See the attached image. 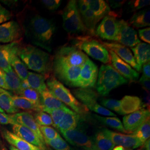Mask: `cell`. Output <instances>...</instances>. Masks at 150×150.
Listing matches in <instances>:
<instances>
[{
	"instance_id": "cell-62",
	"label": "cell",
	"mask_w": 150,
	"mask_h": 150,
	"mask_svg": "<svg viewBox=\"0 0 150 150\" xmlns=\"http://www.w3.org/2000/svg\"><path fill=\"white\" fill-rule=\"evenodd\" d=\"M1 144V137H0V145Z\"/></svg>"
},
{
	"instance_id": "cell-12",
	"label": "cell",
	"mask_w": 150,
	"mask_h": 150,
	"mask_svg": "<svg viewBox=\"0 0 150 150\" xmlns=\"http://www.w3.org/2000/svg\"><path fill=\"white\" fill-rule=\"evenodd\" d=\"M62 134L64 139L71 145L79 147L83 150H97L93 139L81 129L76 128Z\"/></svg>"
},
{
	"instance_id": "cell-33",
	"label": "cell",
	"mask_w": 150,
	"mask_h": 150,
	"mask_svg": "<svg viewBox=\"0 0 150 150\" xmlns=\"http://www.w3.org/2000/svg\"><path fill=\"white\" fill-rule=\"evenodd\" d=\"M11 66L21 81L27 80L28 74L27 67L17 55L12 58L11 60Z\"/></svg>"
},
{
	"instance_id": "cell-2",
	"label": "cell",
	"mask_w": 150,
	"mask_h": 150,
	"mask_svg": "<svg viewBox=\"0 0 150 150\" xmlns=\"http://www.w3.org/2000/svg\"><path fill=\"white\" fill-rule=\"evenodd\" d=\"M17 56L30 70L49 78L53 72L54 58L41 48L31 45H22Z\"/></svg>"
},
{
	"instance_id": "cell-31",
	"label": "cell",
	"mask_w": 150,
	"mask_h": 150,
	"mask_svg": "<svg viewBox=\"0 0 150 150\" xmlns=\"http://www.w3.org/2000/svg\"><path fill=\"white\" fill-rule=\"evenodd\" d=\"M27 81L30 87L38 91L39 93L47 88L43 75L32 72H28Z\"/></svg>"
},
{
	"instance_id": "cell-19",
	"label": "cell",
	"mask_w": 150,
	"mask_h": 150,
	"mask_svg": "<svg viewBox=\"0 0 150 150\" xmlns=\"http://www.w3.org/2000/svg\"><path fill=\"white\" fill-rule=\"evenodd\" d=\"M21 46V42L0 45V69L1 70L7 72L12 69L11 60L18 54Z\"/></svg>"
},
{
	"instance_id": "cell-47",
	"label": "cell",
	"mask_w": 150,
	"mask_h": 150,
	"mask_svg": "<svg viewBox=\"0 0 150 150\" xmlns=\"http://www.w3.org/2000/svg\"><path fill=\"white\" fill-rule=\"evenodd\" d=\"M41 2L50 11L56 10L61 4V1L60 0H42Z\"/></svg>"
},
{
	"instance_id": "cell-61",
	"label": "cell",
	"mask_w": 150,
	"mask_h": 150,
	"mask_svg": "<svg viewBox=\"0 0 150 150\" xmlns=\"http://www.w3.org/2000/svg\"><path fill=\"white\" fill-rule=\"evenodd\" d=\"M0 112L5 113V112H4V110H2L0 108Z\"/></svg>"
},
{
	"instance_id": "cell-54",
	"label": "cell",
	"mask_w": 150,
	"mask_h": 150,
	"mask_svg": "<svg viewBox=\"0 0 150 150\" xmlns=\"http://www.w3.org/2000/svg\"><path fill=\"white\" fill-rule=\"evenodd\" d=\"M109 2L110 7H111L113 8L121 7L125 2V1H110Z\"/></svg>"
},
{
	"instance_id": "cell-8",
	"label": "cell",
	"mask_w": 150,
	"mask_h": 150,
	"mask_svg": "<svg viewBox=\"0 0 150 150\" xmlns=\"http://www.w3.org/2000/svg\"><path fill=\"white\" fill-rule=\"evenodd\" d=\"M74 95L88 109L103 116L116 117V115L97 102L98 94L91 88H78L74 91Z\"/></svg>"
},
{
	"instance_id": "cell-30",
	"label": "cell",
	"mask_w": 150,
	"mask_h": 150,
	"mask_svg": "<svg viewBox=\"0 0 150 150\" xmlns=\"http://www.w3.org/2000/svg\"><path fill=\"white\" fill-rule=\"evenodd\" d=\"M13 95L10 91L0 88V108L8 113L14 114L18 112L19 110L12 104Z\"/></svg>"
},
{
	"instance_id": "cell-53",
	"label": "cell",
	"mask_w": 150,
	"mask_h": 150,
	"mask_svg": "<svg viewBox=\"0 0 150 150\" xmlns=\"http://www.w3.org/2000/svg\"><path fill=\"white\" fill-rule=\"evenodd\" d=\"M0 88H2L5 90L8 91V88L6 84L4 71H2L1 69H0Z\"/></svg>"
},
{
	"instance_id": "cell-18",
	"label": "cell",
	"mask_w": 150,
	"mask_h": 150,
	"mask_svg": "<svg viewBox=\"0 0 150 150\" xmlns=\"http://www.w3.org/2000/svg\"><path fill=\"white\" fill-rule=\"evenodd\" d=\"M101 43L108 50L112 51L116 54L121 59L132 67L137 72H141L142 69L136 62L134 54L129 48L117 42H108L101 41Z\"/></svg>"
},
{
	"instance_id": "cell-15",
	"label": "cell",
	"mask_w": 150,
	"mask_h": 150,
	"mask_svg": "<svg viewBox=\"0 0 150 150\" xmlns=\"http://www.w3.org/2000/svg\"><path fill=\"white\" fill-rule=\"evenodd\" d=\"M118 26V38L116 42L131 48L141 42L137 32L134 28L129 25L127 22L123 20H119Z\"/></svg>"
},
{
	"instance_id": "cell-6",
	"label": "cell",
	"mask_w": 150,
	"mask_h": 150,
	"mask_svg": "<svg viewBox=\"0 0 150 150\" xmlns=\"http://www.w3.org/2000/svg\"><path fill=\"white\" fill-rule=\"evenodd\" d=\"M74 46L85 51L94 59L107 64H110L109 51L101 43V41L95 36L86 35L74 39Z\"/></svg>"
},
{
	"instance_id": "cell-43",
	"label": "cell",
	"mask_w": 150,
	"mask_h": 150,
	"mask_svg": "<svg viewBox=\"0 0 150 150\" xmlns=\"http://www.w3.org/2000/svg\"><path fill=\"white\" fill-rule=\"evenodd\" d=\"M104 132L111 140L113 144L115 146H121L123 142L125 134L112 131L108 129H103Z\"/></svg>"
},
{
	"instance_id": "cell-21",
	"label": "cell",
	"mask_w": 150,
	"mask_h": 150,
	"mask_svg": "<svg viewBox=\"0 0 150 150\" xmlns=\"http://www.w3.org/2000/svg\"><path fill=\"white\" fill-rule=\"evenodd\" d=\"M2 134L6 141L11 146L18 150H43L35 145L30 144L27 141L17 136L12 132L7 129L3 128L1 130Z\"/></svg>"
},
{
	"instance_id": "cell-45",
	"label": "cell",
	"mask_w": 150,
	"mask_h": 150,
	"mask_svg": "<svg viewBox=\"0 0 150 150\" xmlns=\"http://www.w3.org/2000/svg\"><path fill=\"white\" fill-rule=\"evenodd\" d=\"M101 103L104 107L111 110L116 112L119 113L120 112V101L115 99L103 98L101 101Z\"/></svg>"
},
{
	"instance_id": "cell-44",
	"label": "cell",
	"mask_w": 150,
	"mask_h": 150,
	"mask_svg": "<svg viewBox=\"0 0 150 150\" xmlns=\"http://www.w3.org/2000/svg\"><path fill=\"white\" fill-rule=\"evenodd\" d=\"M149 0H134L131 1L128 3V8L129 12L136 11L150 5Z\"/></svg>"
},
{
	"instance_id": "cell-7",
	"label": "cell",
	"mask_w": 150,
	"mask_h": 150,
	"mask_svg": "<svg viewBox=\"0 0 150 150\" xmlns=\"http://www.w3.org/2000/svg\"><path fill=\"white\" fill-rule=\"evenodd\" d=\"M89 59L86 54L72 45H64L57 51L54 62L71 66H82Z\"/></svg>"
},
{
	"instance_id": "cell-49",
	"label": "cell",
	"mask_w": 150,
	"mask_h": 150,
	"mask_svg": "<svg viewBox=\"0 0 150 150\" xmlns=\"http://www.w3.org/2000/svg\"><path fill=\"white\" fill-rule=\"evenodd\" d=\"M139 83L147 92H150V79L146 77L144 75L141 76L139 80Z\"/></svg>"
},
{
	"instance_id": "cell-24",
	"label": "cell",
	"mask_w": 150,
	"mask_h": 150,
	"mask_svg": "<svg viewBox=\"0 0 150 150\" xmlns=\"http://www.w3.org/2000/svg\"><path fill=\"white\" fill-rule=\"evenodd\" d=\"M88 8L96 16L98 22L110 15L111 8L108 3L103 0H86Z\"/></svg>"
},
{
	"instance_id": "cell-48",
	"label": "cell",
	"mask_w": 150,
	"mask_h": 150,
	"mask_svg": "<svg viewBox=\"0 0 150 150\" xmlns=\"http://www.w3.org/2000/svg\"><path fill=\"white\" fill-rule=\"evenodd\" d=\"M139 38L148 44L150 43V28L147 27L144 29L139 30Z\"/></svg>"
},
{
	"instance_id": "cell-29",
	"label": "cell",
	"mask_w": 150,
	"mask_h": 150,
	"mask_svg": "<svg viewBox=\"0 0 150 150\" xmlns=\"http://www.w3.org/2000/svg\"><path fill=\"white\" fill-rule=\"evenodd\" d=\"M4 74L6 84L8 91H12L16 96H20L22 91L21 86V81L16 75L12 68L7 72L4 71Z\"/></svg>"
},
{
	"instance_id": "cell-16",
	"label": "cell",
	"mask_w": 150,
	"mask_h": 150,
	"mask_svg": "<svg viewBox=\"0 0 150 150\" xmlns=\"http://www.w3.org/2000/svg\"><path fill=\"white\" fill-rule=\"evenodd\" d=\"M150 110L144 108H141L123 117V127L127 134H132L150 118Z\"/></svg>"
},
{
	"instance_id": "cell-41",
	"label": "cell",
	"mask_w": 150,
	"mask_h": 150,
	"mask_svg": "<svg viewBox=\"0 0 150 150\" xmlns=\"http://www.w3.org/2000/svg\"><path fill=\"white\" fill-rule=\"evenodd\" d=\"M18 96L23 97L32 102L41 105L40 93L38 91L32 89L31 88H28L25 90H22L20 96Z\"/></svg>"
},
{
	"instance_id": "cell-32",
	"label": "cell",
	"mask_w": 150,
	"mask_h": 150,
	"mask_svg": "<svg viewBox=\"0 0 150 150\" xmlns=\"http://www.w3.org/2000/svg\"><path fill=\"white\" fill-rule=\"evenodd\" d=\"M93 139L97 150H112L115 147L111 140L103 130L97 132Z\"/></svg>"
},
{
	"instance_id": "cell-58",
	"label": "cell",
	"mask_w": 150,
	"mask_h": 150,
	"mask_svg": "<svg viewBox=\"0 0 150 150\" xmlns=\"http://www.w3.org/2000/svg\"><path fill=\"white\" fill-rule=\"evenodd\" d=\"M112 150H126L122 146H117L115 147Z\"/></svg>"
},
{
	"instance_id": "cell-56",
	"label": "cell",
	"mask_w": 150,
	"mask_h": 150,
	"mask_svg": "<svg viewBox=\"0 0 150 150\" xmlns=\"http://www.w3.org/2000/svg\"><path fill=\"white\" fill-rule=\"evenodd\" d=\"M21 86L22 90H25L28 88H30L27 80L21 81Z\"/></svg>"
},
{
	"instance_id": "cell-17",
	"label": "cell",
	"mask_w": 150,
	"mask_h": 150,
	"mask_svg": "<svg viewBox=\"0 0 150 150\" xmlns=\"http://www.w3.org/2000/svg\"><path fill=\"white\" fill-rule=\"evenodd\" d=\"M109 51V50H108ZM110 63L118 73L127 80L135 82L139 78V73L132 68L131 66L121 59L112 51H109Z\"/></svg>"
},
{
	"instance_id": "cell-22",
	"label": "cell",
	"mask_w": 150,
	"mask_h": 150,
	"mask_svg": "<svg viewBox=\"0 0 150 150\" xmlns=\"http://www.w3.org/2000/svg\"><path fill=\"white\" fill-rule=\"evenodd\" d=\"M120 101V115H129L144 107V103L139 97L126 95Z\"/></svg>"
},
{
	"instance_id": "cell-46",
	"label": "cell",
	"mask_w": 150,
	"mask_h": 150,
	"mask_svg": "<svg viewBox=\"0 0 150 150\" xmlns=\"http://www.w3.org/2000/svg\"><path fill=\"white\" fill-rule=\"evenodd\" d=\"M12 17V12L0 4V25L9 21Z\"/></svg>"
},
{
	"instance_id": "cell-23",
	"label": "cell",
	"mask_w": 150,
	"mask_h": 150,
	"mask_svg": "<svg viewBox=\"0 0 150 150\" xmlns=\"http://www.w3.org/2000/svg\"><path fill=\"white\" fill-rule=\"evenodd\" d=\"M40 95L42 111L45 112L66 106L62 102L51 94L48 88L40 93Z\"/></svg>"
},
{
	"instance_id": "cell-10",
	"label": "cell",
	"mask_w": 150,
	"mask_h": 150,
	"mask_svg": "<svg viewBox=\"0 0 150 150\" xmlns=\"http://www.w3.org/2000/svg\"><path fill=\"white\" fill-rule=\"evenodd\" d=\"M98 69L96 64L88 59L82 66L75 87L80 88H94L96 84Z\"/></svg>"
},
{
	"instance_id": "cell-63",
	"label": "cell",
	"mask_w": 150,
	"mask_h": 150,
	"mask_svg": "<svg viewBox=\"0 0 150 150\" xmlns=\"http://www.w3.org/2000/svg\"><path fill=\"white\" fill-rule=\"evenodd\" d=\"M142 150V149H141V150Z\"/></svg>"
},
{
	"instance_id": "cell-26",
	"label": "cell",
	"mask_w": 150,
	"mask_h": 150,
	"mask_svg": "<svg viewBox=\"0 0 150 150\" xmlns=\"http://www.w3.org/2000/svg\"><path fill=\"white\" fill-rule=\"evenodd\" d=\"M134 54V57L136 62L139 68L142 69V66L150 61V46L148 43L140 42L131 48Z\"/></svg>"
},
{
	"instance_id": "cell-1",
	"label": "cell",
	"mask_w": 150,
	"mask_h": 150,
	"mask_svg": "<svg viewBox=\"0 0 150 150\" xmlns=\"http://www.w3.org/2000/svg\"><path fill=\"white\" fill-rule=\"evenodd\" d=\"M21 26L23 32L33 45L51 52L56 31L54 22L35 13L27 16Z\"/></svg>"
},
{
	"instance_id": "cell-5",
	"label": "cell",
	"mask_w": 150,
	"mask_h": 150,
	"mask_svg": "<svg viewBox=\"0 0 150 150\" xmlns=\"http://www.w3.org/2000/svg\"><path fill=\"white\" fill-rule=\"evenodd\" d=\"M46 85L48 90L54 96L64 104L71 107L74 112L79 115H85L88 112V109L79 102L71 91L57 80L56 77L50 76L47 80Z\"/></svg>"
},
{
	"instance_id": "cell-57",
	"label": "cell",
	"mask_w": 150,
	"mask_h": 150,
	"mask_svg": "<svg viewBox=\"0 0 150 150\" xmlns=\"http://www.w3.org/2000/svg\"><path fill=\"white\" fill-rule=\"evenodd\" d=\"M144 100H145V102L146 103V105L147 106H150V95L149 93V94H147L145 97V98H144Z\"/></svg>"
},
{
	"instance_id": "cell-4",
	"label": "cell",
	"mask_w": 150,
	"mask_h": 150,
	"mask_svg": "<svg viewBox=\"0 0 150 150\" xmlns=\"http://www.w3.org/2000/svg\"><path fill=\"white\" fill-rule=\"evenodd\" d=\"M127 82L111 65L102 64L98 73L96 88L98 94L106 96L112 90Z\"/></svg>"
},
{
	"instance_id": "cell-38",
	"label": "cell",
	"mask_w": 150,
	"mask_h": 150,
	"mask_svg": "<svg viewBox=\"0 0 150 150\" xmlns=\"http://www.w3.org/2000/svg\"><path fill=\"white\" fill-rule=\"evenodd\" d=\"M45 142L54 150H74L61 136L54 139L45 140Z\"/></svg>"
},
{
	"instance_id": "cell-14",
	"label": "cell",
	"mask_w": 150,
	"mask_h": 150,
	"mask_svg": "<svg viewBox=\"0 0 150 150\" xmlns=\"http://www.w3.org/2000/svg\"><path fill=\"white\" fill-rule=\"evenodd\" d=\"M11 121V125L18 124L30 129L38 138L46 145L43 136L40 129V126L36 123L32 114L29 112H21L8 115Z\"/></svg>"
},
{
	"instance_id": "cell-51",
	"label": "cell",
	"mask_w": 150,
	"mask_h": 150,
	"mask_svg": "<svg viewBox=\"0 0 150 150\" xmlns=\"http://www.w3.org/2000/svg\"><path fill=\"white\" fill-rule=\"evenodd\" d=\"M0 124L7 125L11 124V121L8 115L5 113L0 112Z\"/></svg>"
},
{
	"instance_id": "cell-39",
	"label": "cell",
	"mask_w": 150,
	"mask_h": 150,
	"mask_svg": "<svg viewBox=\"0 0 150 150\" xmlns=\"http://www.w3.org/2000/svg\"><path fill=\"white\" fill-rule=\"evenodd\" d=\"M36 123L40 126H53V121L50 115L43 111L35 113L33 115Z\"/></svg>"
},
{
	"instance_id": "cell-35",
	"label": "cell",
	"mask_w": 150,
	"mask_h": 150,
	"mask_svg": "<svg viewBox=\"0 0 150 150\" xmlns=\"http://www.w3.org/2000/svg\"><path fill=\"white\" fill-rule=\"evenodd\" d=\"M81 16L85 27L93 36H95V27L98 22L96 16L89 8L85 13L81 15Z\"/></svg>"
},
{
	"instance_id": "cell-55",
	"label": "cell",
	"mask_w": 150,
	"mask_h": 150,
	"mask_svg": "<svg viewBox=\"0 0 150 150\" xmlns=\"http://www.w3.org/2000/svg\"><path fill=\"white\" fill-rule=\"evenodd\" d=\"M142 146V147L141 149L142 150H150V139H147Z\"/></svg>"
},
{
	"instance_id": "cell-52",
	"label": "cell",
	"mask_w": 150,
	"mask_h": 150,
	"mask_svg": "<svg viewBox=\"0 0 150 150\" xmlns=\"http://www.w3.org/2000/svg\"><path fill=\"white\" fill-rule=\"evenodd\" d=\"M143 75L146 77L150 79V61L147 62L145 64L143 65L142 67Z\"/></svg>"
},
{
	"instance_id": "cell-37",
	"label": "cell",
	"mask_w": 150,
	"mask_h": 150,
	"mask_svg": "<svg viewBox=\"0 0 150 150\" xmlns=\"http://www.w3.org/2000/svg\"><path fill=\"white\" fill-rule=\"evenodd\" d=\"M143 145L142 143L134 134L124 135L122 146L127 150H133L139 148Z\"/></svg>"
},
{
	"instance_id": "cell-9",
	"label": "cell",
	"mask_w": 150,
	"mask_h": 150,
	"mask_svg": "<svg viewBox=\"0 0 150 150\" xmlns=\"http://www.w3.org/2000/svg\"><path fill=\"white\" fill-rule=\"evenodd\" d=\"M81 68L82 66H71L53 61V72L55 77L70 87H75Z\"/></svg>"
},
{
	"instance_id": "cell-11",
	"label": "cell",
	"mask_w": 150,
	"mask_h": 150,
	"mask_svg": "<svg viewBox=\"0 0 150 150\" xmlns=\"http://www.w3.org/2000/svg\"><path fill=\"white\" fill-rule=\"evenodd\" d=\"M118 30V20L116 16L108 15L102 19L97 27L95 35L103 40L117 41Z\"/></svg>"
},
{
	"instance_id": "cell-36",
	"label": "cell",
	"mask_w": 150,
	"mask_h": 150,
	"mask_svg": "<svg viewBox=\"0 0 150 150\" xmlns=\"http://www.w3.org/2000/svg\"><path fill=\"white\" fill-rule=\"evenodd\" d=\"M136 137L144 144L145 142L150 139V119L148 118L144 123H142L138 129L132 134Z\"/></svg>"
},
{
	"instance_id": "cell-59",
	"label": "cell",
	"mask_w": 150,
	"mask_h": 150,
	"mask_svg": "<svg viewBox=\"0 0 150 150\" xmlns=\"http://www.w3.org/2000/svg\"><path fill=\"white\" fill-rule=\"evenodd\" d=\"M9 150H17V149H16V148H15V147H13V146H11V145H10V146H9Z\"/></svg>"
},
{
	"instance_id": "cell-27",
	"label": "cell",
	"mask_w": 150,
	"mask_h": 150,
	"mask_svg": "<svg viewBox=\"0 0 150 150\" xmlns=\"http://www.w3.org/2000/svg\"><path fill=\"white\" fill-rule=\"evenodd\" d=\"M129 25L135 28L150 26V11L149 8L135 12L127 21Z\"/></svg>"
},
{
	"instance_id": "cell-28",
	"label": "cell",
	"mask_w": 150,
	"mask_h": 150,
	"mask_svg": "<svg viewBox=\"0 0 150 150\" xmlns=\"http://www.w3.org/2000/svg\"><path fill=\"white\" fill-rule=\"evenodd\" d=\"M12 101L14 107L18 110L22 109L26 111H35L36 112L42 111L41 105L32 102L23 97L16 95L13 96Z\"/></svg>"
},
{
	"instance_id": "cell-60",
	"label": "cell",
	"mask_w": 150,
	"mask_h": 150,
	"mask_svg": "<svg viewBox=\"0 0 150 150\" xmlns=\"http://www.w3.org/2000/svg\"><path fill=\"white\" fill-rule=\"evenodd\" d=\"M0 150H7V149L5 147H2Z\"/></svg>"
},
{
	"instance_id": "cell-50",
	"label": "cell",
	"mask_w": 150,
	"mask_h": 150,
	"mask_svg": "<svg viewBox=\"0 0 150 150\" xmlns=\"http://www.w3.org/2000/svg\"><path fill=\"white\" fill-rule=\"evenodd\" d=\"M77 4L78 10L80 15L85 13L88 9V6L86 2V1H83V0L78 1H77Z\"/></svg>"
},
{
	"instance_id": "cell-20",
	"label": "cell",
	"mask_w": 150,
	"mask_h": 150,
	"mask_svg": "<svg viewBox=\"0 0 150 150\" xmlns=\"http://www.w3.org/2000/svg\"><path fill=\"white\" fill-rule=\"evenodd\" d=\"M11 129L12 132L21 139L37 146L42 150H48L46 145L41 142L38 136L30 129L18 124L12 125Z\"/></svg>"
},
{
	"instance_id": "cell-40",
	"label": "cell",
	"mask_w": 150,
	"mask_h": 150,
	"mask_svg": "<svg viewBox=\"0 0 150 150\" xmlns=\"http://www.w3.org/2000/svg\"><path fill=\"white\" fill-rule=\"evenodd\" d=\"M70 109L66 106L63 108L56 109L54 110L49 111L47 113L49 114L51 117L53 121V126L55 128H57L58 125L64 116L65 113L67 112Z\"/></svg>"
},
{
	"instance_id": "cell-13",
	"label": "cell",
	"mask_w": 150,
	"mask_h": 150,
	"mask_svg": "<svg viewBox=\"0 0 150 150\" xmlns=\"http://www.w3.org/2000/svg\"><path fill=\"white\" fill-rule=\"evenodd\" d=\"M23 32L21 25L11 20L0 25V45L21 42Z\"/></svg>"
},
{
	"instance_id": "cell-42",
	"label": "cell",
	"mask_w": 150,
	"mask_h": 150,
	"mask_svg": "<svg viewBox=\"0 0 150 150\" xmlns=\"http://www.w3.org/2000/svg\"><path fill=\"white\" fill-rule=\"evenodd\" d=\"M40 129L45 141L54 139L60 136L58 132L52 127L40 126Z\"/></svg>"
},
{
	"instance_id": "cell-34",
	"label": "cell",
	"mask_w": 150,
	"mask_h": 150,
	"mask_svg": "<svg viewBox=\"0 0 150 150\" xmlns=\"http://www.w3.org/2000/svg\"><path fill=\"white\" fill-rule=\"evenodd\" d=\"M95 118L100 122L115 129L120 132L127 134L123 127V124L119 118L116 117H102L97 115H94Z\"/></svg>"
},
{
	"instance_id": "cell-25",
	"label": "cell",
	"mask_w": 150,
	"mask_h": 150,
	"mask_svg": "<svg viewBox=\"0 0 150 150\" xmlns=\"http://www.w3.org/2000/svg\"><path fill=\"white\" fill-rule=\"evenodd\" d=\"M81 116L79 114L69 110L65 113L57 129H59L61 133L67 131L76 129L80 121Z\"/></svg>"
},
{
	"instance_id": "cell-3",
	"label": "cell",
	"mask_w": 150,
	"mask_h": 150,
	"mask_svg": "<svg viewBox=\"0 0 150 150\" xmlns=\"http://www.w3.org/2000/svg\"><path fill=\"white\" fill-rule=\"evenodd\" d=\"M62 18L63 28L67 32L70 38L86 35L93 36L83 23L76 1H69L64 10Z\"/></svg>"
}]
</instances>
